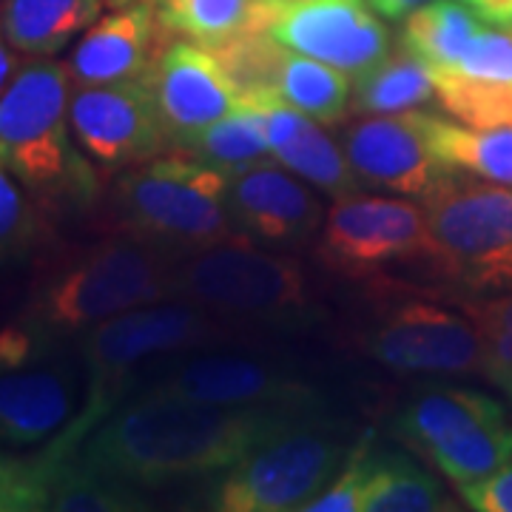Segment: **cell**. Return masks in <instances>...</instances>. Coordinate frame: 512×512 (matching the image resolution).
Masks as SVG:
<instances>
[{"instance_id":"cell-35","label":"cell","mask_w":512,"mask_h":512,"mask_svg":"<svg viewBox=\"0 0 512 512\" xmlns=\"http://www.w3.org/2000/svg\"><path fill=\"white\" fill-rule=\"evenodd\" d=\"M37 234L32 205L20 194L12 174L0 165V259L20 254Z\"/></svg>"},{"instance_id":"cell-24","label":"cell","mask_w":512,"mask_h":512,"mask_svg":"<svg viewBox=\"0 0 512 512\" xmlns=\"http://www.w3.org/2000/svg\"><path fill=\"white\" fill-rule=\"evenodd\" d=\"M271 92L316 123L339 126L348 117L353 86L345 72L282 46L271 74Z\"/></svg>"},{"instance_id":"cell-2","label":"cell","mask_w":512,"mask_h":512,"mask_svg":"<svg viewBox=\"0 0 512 512\" xmlns=\"http://www.w3.org/2000/svg\"><path fill=\"white\" fill-rule=\"evenodd\" d=\"M231 330L217 316L185 299H165L111 316L83 330L80 353L86 365V399L74 421L46 444V456H72L100 421L126 402L134 373L171 353L208 348L228 339Z\"/></svg>"},{"instance_id":"cell-33","label":"cell","mask_w":512,"mask_h":512,"mask_svg":"<svg viewBox=\"0 0 512 512\" xmlns=\"http://www.w3.org/2000/svg\"><path fill=\"white\" fill-rule=\"evenodd\" d=\"M450 72L512 86V32L484 23Z\"/></svg>"},{"instance_id":"cell-4","label":"cell","mask_w":512,"mask_h":512,"mask_svg":"<svg viewBox=\"0 0 512 512\" xmlns=\"http://www.w3.org/2000/svg\"><path fill=\"white\" fill-rule=\"evenodd\" d=\"M69 66L29 63L0 94V165L29 191L86 202L97 191L94 168L69 140Z\"/></svg>"},{"instance_id":"cell-30","label":"cell","mask_w":512,"mask_h":512,"mask_svg":"<svg viewBox=\"0 0 512 512\" xmlns=\"http://www.w3.org/2000/svg\"><path fill=\"white\" fill-rule=\"evenodd\" d=\"M183 151L194 154L202 163L217 165L228 177H237L254 165L268 163V157L274 154L265 134L262 114L254 106L234 109L228 117H222L220 123L205 128Z\"/></svg>"},{"instance_id":"cell-15","label":"cell","mask_w":512,"mask_h":512,"mask_svg":"<svg viewBox=\"0 0 512 512\" xmlns=\"http://www.w3.org/2000/svg\"><path fill=\"white\" fill-rule=\"evenodd\" d=\"M430 120V111L416 109L350 123L342 134V148L359 183L424 197L450 171L433 151Z\"/></svg>"},{"instance_id":"cell-22","label":"cell","mask_w":512,"mask_h":512,"mask_svg":"<svg viewBox=\"0 0 512 512\" xmlns=\"http://www.w3.org/2000/svg\"><path fill=\"white\" fill-rule=\"evenodd\" d=\"M436 100V69L399 46L376 66L353 77L350 109L356 114H402Z\"/></svg>"},{"instance_id":"cell-38","label":"cell","mask_w":512,"mask_h":512,"mask_svg":"<svg viewBox=\"0 0 512 512\" xmlns=\"http://www.w3.org/2000/svg\"><path fill=\"white\" fill-rule=\"evenodd\" d=\"M373 6L376 15H382L387 20H404L407 15H413L416 9H421L430 0H367Z\"/></svg>"},{"instance_id":"cell-10","label":"cell","mask_w":512,"mask_h":512,"mask_svg":"<svg viewBox=\"0 0 512 512\" xmlns=\"http://www.w3.org/2000/svg\"><path fill=\"white\" fill-rule=\"evenodd\" d=\"M319 254L350 276L373 274L396 262H430L436 256L424 208L393 197L348 194L325 214Z\"/></svg>"},{"instance_id":"cell-16","label":"cell","mask_w":512,"mask_h":512,"mask_svg":"<svg viewBox=\"0 0 512 512\" xmlns=\"http://www.w3.org/2000/svg\"><path fill=\"white\" fill-rule=\"evenodd\" d=\"M373 359L396 373H473L481 370L476 325L433 302H404L367 336Z\"/></svg>"},{"instance_id":"cell-26","label":"cell","mask_w":512,"mask_h":512,"mask_svg":"<svg viewBox=\"0 0 512 512\" xmlns=\"http://www.w3.org/2000/svg\"><path fill=\"white\" fill-rule=\"evenodd\" d=\"M484 23L487 20L464 0H430L404 18L402 46L436 72H450Z\"/></svg>"},{"instance_id":"cell-36","label":"cell","mask_w":512,"mask_h":512,"mask_svg":"<svg viewBox=\"0 0 512 512\" xmlns=\"http://www.w3.org/2000/svg\"><path fill=\"white\" fill-rule=\"evenodd\" d=\"M470 510L478 512H512V461L484 481L458 487Z\"/></svg>"},{"instance_id":"cell-37","label":"cell","mask_w":512,"mask_h":512,"mask_svg":"<svg viewBox=\"0 0 512 512\" xmlns=\"http://www.w3.org/2000/svg\"><path fill=\"white\" fill-rule=\"evenodd\" d=\"M473 9L490 26L512 32V0H473Z\"/></svg>"},{"instance_id":"cell-9","label":"cell","mask_w":512,"mask_h":512,"mask_svg":"<svg viewBox=\"0 0 512 512\" xmlns=\"http://www.w3.org/2000/svg\"><path fill=\"white\" fill-rule=\"evenodd\" d=\"M177 299L217 319L279 322L308 311V279L293 256L268 254L251 239L222 242L177 259Z\"/></svg>"},{"instance_id":"cell-25","label":"cell","mask_w":512,"mask_h":512,"mask_svg":"<svg viewBox=\"0 0 512 512\" xmlns=\"http://www.w3.org/2000/svg\"><path fill=\"white\" fill-rule=\"evenodd\" d=\"M46 510L60 512H128L146 510L137 487L123 484L89 467L80 456H46Z\"/></svg>"},{"instance_id":"cell-41","label":"cell","mask_w":512,"mask_h":512,"mask_svg":"<svg viewBox=\"0 0 512 512\" xmlns=\"http://www.w3.org/2000/svg\"><path fill=\"white\" fill-rule=\"evenodd\" d=\"M464 3H470V6H473V0H464Z\"/></svg>"},{"instance_id":"cell-20","label":"cell","mask_w":512,"mask_h":512,"mask_svg":"<svg viewBox=\"0 0 512 512\" xmlns=\"http://www.w3.org/2000/svg\"><path fill=\"white\" fill-rule=\"evenodd\" d=\"M501 416H507V410L490 393L470 387H433L404 404L393 421V433L407 447L427 456L433 447L456 439L464 430Z\"/></svg>"},{"instance_id":"cell-19","label":"cell","mask_w":512,"mask_h":512,"mask_svg":"<svg viewBox=\"0 0 512 512\" xmlns=\"http://www.w3.org/2000/svg\"><path fill=\"white\" fill-rule=\"evenodd\" d=\"M242 106H254L262 114L276 163L316 185L333 200L362 191V183L345 157V148L325 134L322 123L282 103L274 92L248 94Z\"/></svg>"},{"instance_id":"cell-29","label":"cell","mask_w":512,"mask_h":512,"mask_svg":"<svg viewBox=\"0 0 512 512\" xmlns=\"http://www.w3.org/2000/svg\"><path fill=\"white\" fill-rule=\"evenodd\" d=\"M427 458L458 487L484 481L512 461V424L507 416L464 430L433 447Z\"/></svg>"},{"instance_id":"cell-21","label":"cell","mask_w":512,"mask_h":512,"mask_svg":"<svg viewBox=\"0 0 512 512\" xmlns=\"http://www.w3.org/2000/svg\"><path fill=\"white\" fill-rule=\"evenodd\" d=\"M126 3L137 0H3L0 32L18 55L49 57L86 32L106 9Z\"/></svg>"},{"instance_id":"cell-17","label":"cell","mask_w":512,"mask_h":512,"mask_svg":"<svg viewBox=\"0 0 512 512\" xmlns=\"http://www.w3.org/2000/svg\"><path fill=\"white\" fill-rule=\"evenodd\" d=\"M225 211L234 231L251 242L293 245L305 242L322 225V202L285 165L259 163L231 177Z\"/></svg>"},{"instance_id":"cell-34","label":"cell","mask_w":512,"mask_h":512,"mask_svg":"<svg viewBox=\"0 0 512 512\" xmlns=\"http://www.w3.org/2000/svg\"><path fill=\"white\" fill-rule=\"evenodd\" d=\"M46 510V467L0 453V512Z\"/></svg>"},{"instance_id":"cell-27","label":"cell","mask_w":512,"mask_h":512,"mask_svg":"<svg viewBox=\"0 0 512 512\" xmlns=\"http://www.w3.org/2000/svg\"><path fill=\"white\" fill-rule=\"evenodd\" d=\"M430 143L450 171H464L490 183L512 185V123L470 128L447 123L433 114Z\"/></svg>"},{"instance_id":"cell-18","label":"cell","mask_w":512,"mask_h":512,"mask_svg":"<svg viewBox=\"0 0 512 512\" xmlns=\"http://www.w3.org/2000/svg\"><path fill=\"white\" fill-rule=\"evenodd\" d=\"M171 35L157 18V0H137L100 15L77 40L69 74L74 86H103L143 77Z\"/></svg>"},{"instance_id":"cell-32","label":"cell","mask_w":512,"mask_h":512,"mask_svg":"<svg viewBox=\"0 0 512 512\" xmlns=\"http://www.w3.org/2000/svg\"><path fill=\"white\" fill-rule=\"evenodd\" d=\"M461 311L481 339V370L498 387L512 379V293L493 299H461Z\"/></svg>"},{"instance_id":"cell-28","label":"cell","mask_w":512,"mask_h":512,"mask_svg":"<svg viewBox=\"0 0 512 512\" xmlns=\"http://www.w3.org/2000/svg\"><path fill=\"white\" fill-rule=\"evenodd\" d=\"M456 510L436 476L410 458L373 453L362 512H433Z\"/></svg>"},{"instance_id":"cell-7","label":"cell","mask_w":512,"mask_h":512,"mask_svg":"<svg viewBox=\"0 0 512 512\" xmlns=\"http://www.w3.org/2000/svg\"><path fill=\"white\" fill-rule=\"evenodd\" d=\"M433 271L470 293L512 288V185L447 171L424 197Z\"/></svg>"},{"instance_id":"cell-13","label":"cell","mask_w":512,"mask_h":512,"mask_svg":"<svg viewBox=\"0 0 512 512\" xmlns=\"http://www.w3.org/2000/svg\"><path fill=\"white\" fill-rule=\"evenodd\" d=\"M168 148H188L202 131L242 106V89L214 49L171 37L148 69Z\"/></svg>"},{"instance_id":"cell-6","label":"cell","mask_w":512,"mask_h":512,"mask_svg":"<svg viewBox=\"0 0 512 512\" xmlns=\"http://www.w3.org/2000/svg\"><path fill=\"white\" fill-rule=\"evenodd\" d=\"M356 444L345 424L325 416H285L225 470L211 507L220 512L302 510L345 467Z\"/></svg>"},{"instance_id":"cell-23","label":"cell","mask_w":512,"mask_h":512,"mask_svg":"<svg viewBox=\"0 0 512 512\" xmlns=\"http://www.w3.org/2000/svg\"><path fill=\"white\" fill-rule=\"evenodd\" d=\"M271 0H157V18L171 37L220 49L237 37L265 32Z\"/></svg>"},{"instance_id":"cell-11","label":"cell","mask_w":512,"mask_h":512,"mask_svg":"<svg viewBox=\"0 0 512 512\" xmlns=\"http://www.w3.org/2000/svg\"><path fill=\"white\" fill-rule=\"evenodd\" d=\"M69 123L89 160L106 171L148 163L168 148L146 74L103 86H74Z\"/></svg>"},{"instance_id":"cell-5","label":"cell","mask_w":512,"mask_h":512,"mask_svg":"<svg viewBox=\"0 0 512 512\" xmlns=\"http://www.w3.org/2000/svg\"><path fill=\"white\" fill-rule=\"evenodd\" d=\"M174 268L177 256L117 234L46 276L35 293L29 319L72 333L143 305L177 299Z\"/></svg>"},{"instance_id":"cell-3","label":"cell","mask_w":512,"mask_h":512,"mask_svg":"<svg viewBox=\"0 0 512 512\" xmlns=\"http://www.w3.org/2000/svg\"><path fill=\"white\" fill-rule=\"evenodd\" d=\"M228 183L231 177L225 171L183 148L134 165L117 180L111 197L117 234L148 242L171 256L248 239L228 220Z\"/></svg>"},{"instance_id":"cell-39","label":"cell","mask_w":512,"mask_h":512,"mask_svg":"<svg viewBox=\"0 0 512 512\" xmlns=\"http://www.w3.org/2000/svg\"><path fill=\"white\" fill-rule=\"evenodd\" d=\"M15 66H18L15 49L9 46V40H6V37H3V32H0V92H3L6 80H9V77H12V72H15Z\"/></svg>"},{"instance_id":"cell-12","label":"cell","mask_w":512,"mask_h":512,"mask_svg":"<svg viewBox=\"0 0 512 512\" xmlns=\"http://www.w3.org/2000/svg\"><path fill=\"white\" fill-rule=\"evenodd\" d=\"M265 32L353 77L390 55V32L365 0H271Z\"/></svg>"},{"instance_id":"cell-1","label":"cell","mask_w":512,"mask_h":512,"mask_svg":"<svg viewBox=\"0 0 512 512\" xmlns=\"http://www.w3.org/2000/svg\"><path fill=\"white\" fill-rule=\"evenodd\" d=\"M282 419L146 387L111 410L74 456L137 490L160 487L228 470Z\"/></svg>"},{"instance_id":"cell-14","label":"cell","mask_w":512,"mask_h":512,"mask_svg":"<svg viewBox=\"0 0 512 512\" xmlns=\"http://www.w3.org/2000/svg\"><path fill=\"white\" fill-rule=\"evenodd\" d=\"M151 387L197 402L274 416H299L319 407V393L311 384L293 379L291 373L279 367L231 353L191 356L183 365L171 367Z\"/></svg>"},{"instance_id":"cell-40","label":"cell","mask_w":512,"mask_h":512,"mask_svg":"<svg viewBox=\"0 0 512 512\" xmlns=\"http://www.w3.org/2000/svg\"><path fill=\"white\" fill-rule=\"evenodd\" d=\"M504 390H507V393H510V396H512V379L507 384H504Z\"/></svg>"},{"instance_id":"cell-8","label":"cell","mask_w":512,"mask_h":512,"mask_svg":"<svg viewBox=\"0 0 512 512\" xmlns=\"http://www.w3.org/2000/svg\"><path fill=\"white\" fill-rule=\"evenodd\" d=\"M60 330L23 319L0 330V444L37 447L80 413V367Z\"/></svg>"},{"instance_id":"cell-31","label":"cell","mask_w":512,"mask_h":512,"mask_svg":"<svg viewBox=\"0 0 512 512\" xmlns=\"http://www.w3.org/2000/svg\"><path fill=\"white\" fill-rule=\"evenodd\" d=\"M436 100L447 114L470 128L512 123V86L458 72H436Z\"/></svg>"}]
</instances>
